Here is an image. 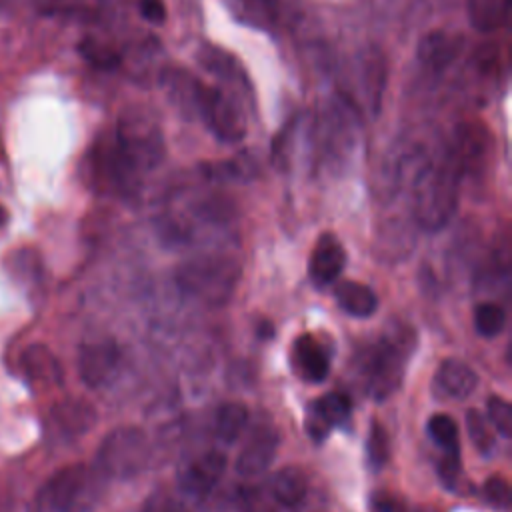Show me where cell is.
Listing matches in <instances>:
<instances>
[{"instance_id": "9a60e30c", "label": "cell", "mask_w": 512, "mask_h": 512, "mask_svg": "<svg viewBox=\"0 0 512 512\" xmlns=\"http://www.w3.org/2000/svg\"><path fill=\"white\" fill-rule=\"evenodd\" d=\"M478 384L476 372L462 360L446 358L434 378V386L448 398H466Z\"/></svg>"}, {"instance_id": "d4e9b609", "label": "cell", "mask_w": 512, "mask_h": 512, "mask_svg": "<svg viewBox=\"0 0 512 512\" xmlns=\"http://www.w3.org/2000/svg\"><path fill=\"white\" fill-rule=\"evenodd\" d=\"M428 432L432 440L444 448V452H460L458 444V426L448 414H434L428 420Z\"/></svg>"}, {"instance_id": "8fae6325", "label": "cell", "mask_w": 512, "mask_h": 512, "mask_svg": "<svg viewBox=\"0 0 512 512\" xmlns=\"http://www.w3.org/2000/svg\"><path fill=\"white\" fill-rule=\"evenodd\" d=\"M346 264V252L334 234H322L310 254V278L326 286L334 282Z\"/></svg>"}, {"instance_id": "44dd1931", "label": "cell", "mask_w": 512, "mask_h": 512, "mask_svg": "<svg viewBox=\"0 0 512 512\" xmlns=\"http://www.w3.org/2000/svg\"><path fill=\"white\" fill-rule=\"evenodd\" d=\"M510 0H468V20L474 30L490 34L508 22Z\"/></svg>"}, {"instance_id": "8992f818", "label": "cell", "mask_w": 512, "mask_h": 512, "mask_svg": "<svg viewBox=\"0 0 512 512\" xmlns=\"http://www.w3.org/2000/svg\"><path fill=\"white\" fill-rule=\"evenodd\" d=\"M414 348V338L408 330H396L384 336L368 358V390L376 398L390 396L402 382L404 366Z\"/></svg>"}, {"instance_id": "30bf717a", "label": "cell", "mask_w": 512, "mask_h": 512, "mask_svg": "<svg viewBox=\"0 0 512 512\" xmlns=\"http://www.w3.org/2000/svg\"><path fill=\"white\" fill-rule=\"evenodd\" d=\"M358 78L366 108L372 112V116H378L386 90V58L378 48H368L360 54Z\"/></svg>"}, {"instance_id": "ac0fdd59", "label": "cell", "mask_w": 512, "mask_h": 512, "mask_svg": "<svg viewBox=\"0 0 512 512\" xmlns=\"http://www.w3.org/2000/svg\"><path fill=\"white\" fill-rule=\"evenodd\" d=\"M54 420L66 434L78 436L92 428L96 422V412L92 404L82 398H66L54 406Z\"/></svg>"}, {"instance_id": "5bb4252c", "label": "cell", "mask_w": 512, "mask_h": 512, "mask_svg": "<svg viewBox=\"0 0 512 512\" xmlns=\"http://www.w3.org/2000/svg\"><path fill=\"white\" fill-rule=\"evenodd\" d=\"M22 368L28 380L40 388L58 386L62 382V366L52 350L44 344H32L24 350Z\"/></svg>"}, {"instance_id": "2e32d148", "label": "cell", "mask_w": 512, "mask_h": 512, "mask_svg": "<svg viewBox=\"0 0 512 512\" xmlns=\"http://www.w3.org/2000/svg\"><path fill=\"white\" fill-rule=\"evenodd\" d=\"M460 52V38L446 32H430L418 44V60L434 72H442Z\"/></svg>"}, {"instance_id": "ffe728a7", "label": "cell", "mask_w": 512, "mask_h": 512, "mask_svg": "<svg viewBox=\"0 0 512 512\" xmlns=\"http://www.w3.org/2000/svg\"><path fill=\"white\" fill-rule=\"evenodd\" d=\"M334 296H336L338 306L346 314L358 316V318L370 316L378 306V300H376V294L372 292V288H368L362 282H354V280L340 282L334 290Z\"/></svg>"}, {"instance_id": "4316f807", "label": "cell", "mask_w": 512, "mask_h": 512, "mask_svg": "<svg viewBox=\"0 0 512 512\" xmlns=\"http://www.w3.org/2000/svg\"><path fill=\"white\" fill-rule=\"evenodd\" d=\"M366 452H368V462L374 470H380L386 462H388V456H390V440H388V432L378 424L374 422L370 432H368V438H366Z\"/></svg>"}, {"instance_id": "d590c367", "label": "cell", "mask_w": 512, "mask_h": 512, "mask_svg": "<svg viewBox=\"0 0 512 512\" xmlns=\"http://www.w3.org/2000/svg\"><path fill=\"white\" fill-rule=\"evenodd\" d=\"M156 512H188L184 506L180 504H174V502H168V504H162Z\"/></svg>"}, {"instance_id": "f546056e", "label": "cell", "mask_w": 512, "mask_h": 512, "mask_svg": "<svg viewBox=\"0 0 512 512\" xmlns=\"http://www.w3.org/2000/svg\"><path fill=\"white\" fill-rule=\"evenodd\" d=\"M278 0H240L244 14L252 16L258 26H268L276 18Z\"/></svg>"}, {"instance_id": "484cf974", "label": "cell", "mask_w": 512, "mask_h": 512, "mask_svg": "<svg viewBox=\"0 0 512 512\" xmlns=\"http://www.w3.org/2000/svg\"><path fill=\"white\" fill-rule=\"evenodd\" d=\"M314 406L318 408V412L330 426L346 422L350 416V408H352L350 398L342 392H330V394L322 396L320 400H316Z\"/></svg>"}, {"instance_id": "277c9868", "label": "cell", "mask_w": 512, "mask_h": 512, "mask_svg": "<svg viewBox=\"0 0 512 512\" xmlns=\"http://www.w3.org/2000/svg\"><path fill=\"white\" fill-rule=\"evenodd\" d=\"M238 280V264L224 256H198L176 270V284L196 298L222 304Z\"/></svg>"}, {"instance_id": "4fadbf2b", "label": "cell", "mask_w": 512, "mask_h": 512, "mask_svg": "<svg viewBox=\"0 0 512 512\" xmlns=\"http://www.w3.org/2000/svg\"><path fill=\"white\" fill-rule=\"evenodd\" d=\"M226 470V458L218 450L200 454L182 474V486L194 496L208 494L222 478Z\"/></svg>"}, {"instance_id": "d6a6232c", "label": "cell", "mask_w": 512, "mask_h": 512, "mask_svg": "<svg viewBox=\"0 0 512 512\" xmlns=\"http://www.w3.org/2000/svg\"><path fill=\"white\" fill-rule=\"evenodd\" d=\"M138 8L144 20L150 24H162L166 20V4L164 0H138Z\"/></svg>"}, {"instance_id": "ba28073f", "label": "cell", "mask_w": 512, "mask_h": 512, "mask_svg": "<svg viewBox=\"0 0 512 512\" xmlns=\"http://www.w3.org/2000/svg\"><path fill=\"white\" fill-rule=\"evenodd\" d=\"M120 364V348L110 338L86 342L78 354V372L86 386L100 388L108 384Z\"/></svg>"}, {"instance_id": "e575fe53", "label": "cell", "mask_w": 512, "mask_h": 512, "mask_svg": "<svg viewBox=\"0 0 512 512\" xmlns=\"http://www.w3.org/2000/svg\"><path fill=\"white\" fill-rule=\"evenodd\" d=\"M372 512H398V506L388 494H376L372 498Z\"/></svg>"}, {"instance_id": "3957f363", "label": "cell", "mask_w": 512, "mask_h": 512, "mask_svg": "<svg viewBox=\"0 0 512 512\" xmlns=\"http://www.w3.org/2000/svg\"><path fill=\"white\" fill-rule=\"evenodd\" d=\"M100 494L98 470L86 464L60 468L42 488L40 504L48 512H88Z\"/></svg>"}, {"instance_id": "9c48e42d", "label": "cell", "mask_w": 512, "mask_h": 512, "mask_svg": "<svg viewBox=\"0 0 512 512\" xmlns=\"http://www.w3.org/2000/svg\"><path fill=\"white\" fill-rule=\"evenodd\" d=\"M278 448V434L270 426L256 428L236 458V472L244 478L262 474L274 460Z\"/></svg>"}, {"instance_id": "52a82bcc", "label": "cell", "mask_w": 512, "mask_h": 512, "mask_svg": "<svg viewBox=\"0 0 512 512\" xmlns=\"http://www.w3.org/2000/svg\"><path fill=\"white\" fill-rule=\"evenodd\" d=\"M198 114L220 142H240L246 136V114L234 96L218 86H200Z\"/></svg>"}, {"instance_id": "83f0119b", "label": "cell", "mask_w": 512, "mask_h": 512, "mask_svg": "<svg viewBox=\"0 0 512 512\" xmlns=\"http://www.w3.org/2000/svg\"><path fill=\"white\" fill-rule=\"evenodd\" d=\"M466 428H468L470 440L474 442L476 450H480L482 454H488L494 446V436H492V430H490L486 418L478 410H468Z\"/></svg>"}, {"instance_id": "6da1fadb", "label": "cell", "mask_w": 512, "mask_h": 512, "mask_svg": "<svg viewBox=\"0 0 512 512\" xmlns=\"http://www.w3.org/2000/svg\"><path fill=\"white\" fill-rule=\"evenodd\" d=\"M164 158V134L158 118L146 108L126 110L116 124L112 146L102 156V172L112 186L128 190L140 172Z\"/></svg>"}, {"instance_id": "f1b7e54d", "label": "cell", "mask_w": 512, "mask_h": 512, "mask_svg": "<svg viewBox=\"0 0 512 512\" xmlns=\"http://www.w3.org/2000/svg\"><path fill=\"white\" fill-rule=\"evenodd\" d=\"M488 420L504 438L512 436V406L508 400L492 396L488 400Z\"/></svg>"}, {"instance_id": "7c38bea8", "label": "cell", "mask_w": 512, "mask_h": 512, "mask_svg": "<svg viewBox=\"0 0 512 512\" xmlns=\"http://www.w3.org/2000/svg\"><path fill=\"white\" fill-rule=\"evenodd\" d=\"M292 364L300 378L320 382L330 370V352L316 336L304 334L296 340L292 350Z\"/></svg>"}, {"instance_id": "4dcf8cb0", "label": "cell", "mask_w": 512, "mask_h": 512, "mask_svg": "<svg viewBox=\"0 0 512 512\" xmlns=\"http://www.w3.org/2000/svg\"><path fill=\"white\" fill-rule=\"evenodd\" d=\"M484 496L492 506L504 508L510 502V484L502 476H490L484 482Z\"/></svg>"}, {"instance_id": "1f68e13d", "label": "cell", "mask_w": 512, "mask_h": 512, "mask_svg": "<svg viewBox=\"0 0 512 512\" xmlns=\"http://www.w3.org/2000/svg\"><path fill=\"white\" fill-rule=\"evenodd\" d=\"M100 0H50L52 12L64 14H90L98 8Z\"/></svg>"}, {"instance_id": "603a6c76", "label": "cell", "mask_w": 512, "mask_h": 512, "mask_svg": "<svg viewBox=\"0 0 512 512\" xmlns=\"http://www.w3.org/2000/svg\"><path fill=\"white\" fill-rule=\"evenodd\" d=\"M78 52L94 68L112 70V68L120 66V54L112 46H108V44H104V42H100L96 38H84L78 44Z\"/></svg>"}, {"instance_id": "836d02e7", "label": "cell", "mask_w": 512, "mask_h": 512, "mask_svg": "<svg viewBox=\"0 0 512 512\" xmlns=\"http://www.w3.org/2000/svg\"><path fill=\"white\" fill-rule=\"evenodd\" d=\"M306 428H308V432H310V436L312 438H316V440H322L326 434H328V430L332 428L324 418H322V414L318 412V408L312 404L310 408H308V416H306Z\"/></svg>"}, {"instance_id": "7402d4cb", "label": "cell", "mask_w": 512, "mask_h": 512, "mask_svg": "<svg viewBox=\"0 0 512 512\" xmlns=\"http://www.w3.org/2000/svg\"><path fill=\"white\" fill-rule=\"evenodd\" d=\"M248 424V410L240 402H226L216 414V434L224 442H234Z\"/></svg>"}, {"instance_id": "cb8c5ba5", "label": "cell", "mask_w": 512, "mask_h": 512, "mask_svg": "<svg viewBox=\"0 0 512 512\" xmlns=\"http://www.w3.org/2000/svg\"><path fill=\"white\" fill-rule=\"evenodd\" d=\"M506 324V314L502 310V306H498L496 302H480L474 310V326L476 332L484 338H492L496 334L502 332Z\"/></svg>"}, {"instance_id": "7a4b0ae2", "label": "cell", "mask_w": 512, "mask_h": 512, "mask_svg": "<svg viewBox=\"0 0 512 512\" xmlns=\"http://www.w3.org/2000/svg\"><path fill=\"white\" fill-rule=\"evenodd\" d=\"M462 166L448 148L442 158L426 162L414 180V218L426 230L444 228L456 212Z\"/></svg>"}, {"instance_id": "5b68a950", "label": "cell", "mask_w": 512, "mask_h": 512, "mask_svg": "<svg viewBox=\"0 0 512 512\" xmlns=\"http://www.w3.org/2000/svg\"><path fill=\"white\" fill-rule=\"evenodd\" d=\"M148 454V440L140 428L118 426L98 446V472L112 478H130L146 466Z\"/></svg>"}, {"instance_id": "8d00e7d4", "label": "cell", "mask_w": 512, "mask_h": 512, "mask_svg": "<svg viewBox=\"0 0 512 512\" xmlns=\"http://www.w3.org/2000/svg\"><path fill=\"white\" fill-rule=\"evenodd\" d=\"M6 218H8V212H6V208L0 204V228L4 226V222H6Z\"/></svg>"}, {"instance_id": "d6986e66", "label": "cell", "mask_w": 512, "mask_h": 512, "mask_svg": "<svg viewBox=\"0 0 512 512\" xmlns=\"http://www.w3.org/2000/svg\"><path fill=\"white\" fill-rule=\"evenodd\" d=\"M308 492V480L302 468L284 466L270 480V494L282 506H296Z\"/></svg>"}, {"instance_id": "e0dca14e", "label": "cell", "mask_w": 512, "mask_h": 512, "mask_svg": "<svg viewBox=\"0 0 512 512\" xmlns=\"http://www.w3.org/2000/svg\"><path fill=\"white\" fill-rule=\"evenodd\" d=\"M162 86L168 94V100L174 106H178L182 112L198 114V96H200L202 82H198L186 70L170 68L162 74Z\"/></svg>"}]
</instances>
